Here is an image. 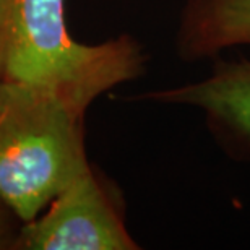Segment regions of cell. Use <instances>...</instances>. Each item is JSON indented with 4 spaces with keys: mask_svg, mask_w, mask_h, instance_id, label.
<instances>
[{
    "mask_svg": "<svg viewBox=\"0 0 250 250\" xmlns=\"http://www.w3.org/2000/svg\"><path fill=\"white\" fill-rule=\"evenodd\" d=\"M145 52L130 36L75 41L65 0H0V80L46 89L78 112L140 77Z\"/></svg>",
    "mask_w": 250,
    "mask_h": 250,
    "instance_id": "cell-1",
    "label": "cell"
},
{
    "mask_svg": "<svg viewBox=\"0 0 250 250\" xmlns=\"http://www.w3.org/2000/svg\"><path fill=\"white\" fill-rule=\"evenodd\" d=\"M83 117L46 89L0 80V198L21 223L91 166Z\"/></svg>",
    "mask_w": 250,
    "mask_h": 250,
    "instance_id": "cell-2",
    "label": "cell"
},
{
    "mask_svg": "<svg viewBox=\"0 0 250 250\" xmlns=\"http://www.w3.org/2000/svg\"><path fill=\"white\" fill-rule=\"evenodd\" d=\"M15 250H135L116 193L89 166L41 214L21 223Z\"/></svg>",
    "mask_w": 250,
    "mask_h": 250,
    "instance_id": "cell-3",
    "label": "cell"
},
{
    "mask_svg": "<svg viewBox=\"0 0 250 250\" xmlns=\"http://www.w3.org/2000/svg\"><path fill=\"white\" fill-rule=\"evenodd\" d=\"M143 98L198 109L219 138L236 149L250 151L249 59L218 61L211 73L198 82L151 91Z\"/></svg>",
    "mask_w": 250,
    "mask_h": 250,
    "instance_id": "cell-4",
    "label": "cell"
},
{
    "mask_svg": "<svg viewBox=\"0 0 250 250\" xmlns=\"http://www.w3.org/2000/svg\"><path fill=\"white\" fill-rule=\"evenodd\" d=\"M244 46L250 47V0H184L176 34L182 61L213 59Z\"/></svg>",
    "mask_w": 250,
    "mask_h": 250,
    "instance_id": "cell-5",
    "label": "cell"
},
{
    "mask_svg": "<svg viewBox=\"0 0 250 250\" xmlns=\"http://www.w3.org/2000/svg\"><path fill=\"white\" fill-rule=\"evenodd\" d=\"M17 223H21L15 216V213L7 207V203L0 198V250L13 249L20 228Z\"/></svg>",
    "mask_w": 250,
    "mask_h": 250,
    "instance_id": "cell-6",
    "label": "cell"
}]
</instances>
